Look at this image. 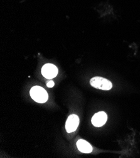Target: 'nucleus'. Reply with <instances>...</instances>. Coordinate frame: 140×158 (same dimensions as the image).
Returning <instances> with one entry per match:
<instances>
[{"mask_svg":"<svg viewBox=\"0 0 140 158\" xmlns=\"http://www.w3.org/2000/svg\"><path fill=\"white\" fill-rule=\"evenodd\" d=\"M30 94V97L34 101L40 103H45L49 98L47 92L39 86H35L31 88Z\"/></svg>","mask_w":140,"mask_h":158,"instance_id":"f257e3e1","label":"nucleus"},{"mask_svg":"<svg viewBox=\"0 0 140 158\" xmlns=\"http://www.w3.org/2000/svg\"><path fill=\"white\" fill-rule=\"evenodd\" d=\"M90 84L92 87L102 90H110L113 87L110 81L99 76L92 77L90 80Z\"/></svg>","mask_w":140,"mask_h":158,"instance_id":"f03ea898","label":"nucleus"},{"mask_svg":"<svg viewBox=\"0 0 140 158\" xmlns=\"http://www.w3.org/2000/svg\"><path fill=\"white\" fill-rule=\"evenodd\" d=\"M79 124V118L77 115H70L66 123V129L67 132L71 133L76 131Z\"/></svg>","mask_w":140,"mask_h":158,"instance_id":"7ed1b4c3","label":"nucleus"},{"mask_svg":"<svg viewBox=\"0 0 140 158\" xmlns=\"http://www.w3.org/2000/svg\"><path fill=\"white\" fill-rule=\"evenodd\" d=\"M42 74L46 79H53L58 74L57 68L52 64H46L42 68Z\"/></svg>","mask_w":140,"mask_h":158,"instance_id":"20e7f679","label":"nucleus"},{"mask_svg":"<svg viewBox=\"0 0 140 158\" xmlns=\"http://www.w3.org/2000/svg\"><path fill=\"white\" fill-rule=\"evenodd\" d=\"M107 120V114L104 112H99L92 117L91 122L95 127H99L104 125Z\"/></svg>","mask_w":140,"mask_h":158,"instance_id":"39448f33","label":"nucleus"},{"mask_svg":"<svg viewBox=\"0 0 140 158\" xmlns=\"http://www.w3.org/2000/svg\"><path fill=\"white\" fill-rule=\"evenodd\" d=\"M77 147L81 152L84 153H90L92 151L90 144L83 139H80L77 142Z\"/></svg>","mask_w":140,"mask_h":158,"instance_id":"423d86ee","label":"nucleus"},{"mask_svg":"<svg viewBox=\"0 0 140 158\" xmlns=\"http://www.w3.org/2000/svg\"><path fill=\"white\" fill-rule=\"evenodd\" d=\"M55 83L54 81H49L47 83H46V85H47V86L49 88H52L54 86Z\"/></svg>","mask_w":140,"mask_h":158,"instance_id":"0eeeda50","label":"nucleus"}]
</instances>
